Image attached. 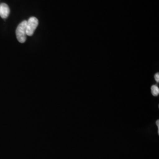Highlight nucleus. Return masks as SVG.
I'll list each match as a JSON object with an SVG mask.
<instances>
[{
	"label": "nucleus",
	"mask_w": 159,
	"mask_h": 159,
	"mask_svg": "<svg viewBox=\"0 0 159 159\" xmlns=\"http://www.w3.org/2000/svg\"><path fill=\"white\" fill-rule=\"evenodd\" d=\"M39 25V20L34 17H30L27 21L26 25V34L29 36H32L34 33L35 30Z\"/></svg>",
	"instance_id": "f03ea898"
},
{
	"label": "nucleus",
	"mask_w": 159,
	"mask_h": 159,
	"mask_svg": "<svg viewBox=\"0 0 159 159\" xmlns=\"http://www.w3.org/2000/svg\"><path fill=\"white\" fill-rule=\"evenodd\" d=\"M26 25H27V21L25 20L23 21L18 25L16 31L17 40L20 43H24L27 39Z\"/></svg>",
	"instance_id": "f257e3e1"
},
{
	"label": "nucleus",
	"mask_w": 159,
	"mask_h": 159,
	"mask_svg": "<svg viewBox=\"0 0 159 159\" xmlns=\"http://www.w3.org/2000/svg\"><path fill=\"white\" fill-rule=\"evenodd\" d=\"M10 10L8 6L5 3L0 4V17L3 19H6L9 16Z\"/></svg>",
	"instance_id": "7ed1b4c3"
},
{
	"label": "nucleus",
	"mask_w": 159,
	"mask_h": 159,
	"mask_svg": "<svg viewBox=\"0 0 159 159\" xmlns=\"http://www.w3.org/2000/svg\"><path fill=\"white\" fill-rule=\"evenodd\" d=\"M159 120H157V121H156V125H157V127H158V129L159 128Z\"/></svg>",
	"instance_id": "423d86ee"
},
{
	"label": "nucleus",
	"mask_w": 159,
	"mask_h": 159,
	"mask_svg": "<svg viewBox=\"0 0 159 159\" xmlns=\"http://www.w3.org/2000/svg\"><path fill=\"white\" fill-rule=\"evenodd\" d=\"M154 79L156 81L157 83H159V73H157L156 74H155L154 75Z\"/></svg>",
	"instance_id": "39448f33"
},
{
	"label": "nucleus",
	"mask_w": 159,
	"mask_h": 159,
	"mask_svg": "<svg viewBox=\"0 0 159 159\" xmlns=\"http://www.w3.org/2000/svg\"><path fill=\"white\" fill-rule=\"evenodd\" d=\"M152 93L154 96H157L159 94V87L157 85H152L151 87Z\"/></svg>",
	"instance_id": "20e7f679"
}]
</instances>
